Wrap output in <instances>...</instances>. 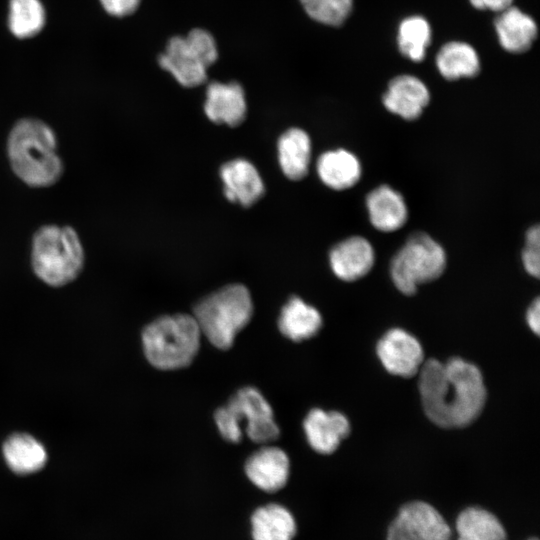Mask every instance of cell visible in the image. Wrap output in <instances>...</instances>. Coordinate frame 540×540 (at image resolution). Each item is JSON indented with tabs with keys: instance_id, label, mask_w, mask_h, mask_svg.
<instances>
[{
	"instance_id": "6da1fadb",
	"label": "cell",
	"mask_w": 540,
	"mask_h": 540,
	"mask_svg": "<svg viewBox=\"0 0 540 540\" xmlns=\"http://www.w3.org/2000/svg\"><path fill=\"white\" fill-rule=\"evenodd\" d=\"M419 392L425 414L443 428H462L482 412L486 388L481 371L461 358L429 359L419 370Z\"/></svg>"
},
{
	"instance_id": "7402d4cb",
	"label": "cell",
	"mask_w": 540,
	"mask_h": 540,
	"mask_svg": "<svg viewBox=\"0 0 540 540\" xmlns=\"http://www.w3.org/2000/svg\"><path fill=\"white\" fill-rule=\"evenodd\" d=\"M3 454L9 468L20 475L39 471L47 461L44 446L24 433L11 435L3 445Z\"/></svg>"
},
{
	"instance_id": "30bf717a",
	"label": "cell",
	"mask_w": 540,
	"mask_h": 540,
	"mask_svg": "<svg viewBox=\"0 0 540 540\" xmlns=\"http://www.w3.org/2000/svg\"><path fill=\"white\" fill-rule=\"evenodd\" d=\"M376 352L389 373L404 378L416 375L424 362L420 342L400 328L387 331L378 341Z\"/></svg>"
},
{
	"instance_id": "9c48e42d",
	"label": "cell",
	"mask_w": 540,
	"mask_h": 540,
	"mask_svg": "<svg viewBox=\"0 0 540 540\" xmlns=\"http://www.w3.org/2000/svg\"><path fill=\"white\" fill-rule=\"evenodd\" d=\"M241 426L246 421L245 432L256 443L276 440L280 430L274 421L271 406L263 395L253 387L238 390L225 405Z\"/></svg>"
},
{
	"instance_id": "1f68e13d",
	"label": "cell",
	"mask_w": 540,
	"mask_h": 540,
	"mask_svg": "<svg viewBox=\"0 0 540 540\" xmlns=\"http://www.w3.org/2000/svg\"><path fill=\"white\" fill-rule=\"evenodd\" d=\"M526 320L530 329L539 335L540 331V301L537 297L527 310Z\"/></svg>"
},
{
	"instance_id": "f546056e",
	"label": "cell",
	"mask_w": 540,
	"mask_h": 540,
	"mask_svg": "<svg viewBox=\"0 0 540 540\" xmlns=\"http://www.w3.org/2000/svg\"><path fill=\"white\" fill-rule=\"evenodd\" d=\"M141 0H100L107 13L115 17H125L133 14Z\"/></svg>"
},
{
	"instance_id": "8992f818",
	"label": "cell",
	"mask_w": 540,
	"mask_h": 540,
	"mask_svg": "<svg viewBox=\"0 0 540 540\" xmlns=\"http://www.w3.org/2000/svg\"><path fill=\"white\" fill-rule=\"evenodd\" d=\"M218 59L217 44L210 32L194 28L186 36H173L158 57L160 67L182 86L192 88L207 79V69Z\"/></svg>"
},
{
	"instance_id": "3957f363",
	"label": "cell",
	"mask_w": 540,
	"mask_h": 540,
	"mask_svg": "<svg viewBox=\"0 0 540 540\" xmlns=\"http://www.w3.org/2000/svg\"><path fill=\"white\" fill-rule=\"evenodd\" d=\"M252 314L250 293L241 284L227 285L208 295L193 311L201 334L223 350L233 345L237 333L248 324Z\"/></svg>"
},
{
	"instance_id": "d6a6232c",
	"label": "cell",
	"mask_w": 540,
	"mask_h": 540,
	"mask_svg": "<svg viewBox=\"0 0 540 540\" xmlns=\"http://www.w3.org/2000/svg\"><path fill=\"white\" fill-rule=\"evenodd\" d=\"M528 540H538V538H529Z\"/></svg>"
},
{
	"instance_id": "603a6c76",
	"label": "cell",
	"mask_w": 540,
	"mask_h": 540,
	"mask_svg": "<svg viewBox=\"0 0 540 540\" xmlns=\"http://www.w3.org/2000/svg\"><path fill=\"white\" fill-rule=\"evenodd\" d=\"M251 524L254 540H293L296 534V522L292 514L275 503L255 510Z\"/></svg>"
},
{
	"instance_id": "484cf974",
	"label": "cell",
	"mask_w": 540,
	"mask_h": 540,
	"mask_svg": "<svg viewBox=\"0 0 540 540\" xmlns=\"http://www.w3.org/2000/svg\"><path fill=\"white\" fill-rule=\"evenodd\" d=\"M45 9L40 0H10L8 26L20 39L37 35L45 25Z\"/></svg>"
},
{
	"instance_id": "7a4b0ae2",
	"label": "cell",
	"mask_w": 540,
	"mask_h": 540,
	"mask_svg": "<svg viewBox=\"0 0 540 540\" xmlns=\"http://www.w3.org/2000/svg\"><path fill=\"white\" fill-rule=\"evenodd\" d=\"M56 144L53 130L43 121L33 118L19 120L11 129L7 142L14 173L33 187L56 183L63 172Z\"/></svg>"
},
{
	"instance_id": "44dd1931",
	"label": "cell",
	"mask_w": 540,
	"mask_h": 540,
	"mask_svg": "<svg viewBox=\"0 0 540 540\" xmlns=\"http://www.w3.org/2000/svg\"><path fill=\"white\" fill-rule=\"evenodd\" d=\"M279 164L283 173L291 180L306 176L311 159L309 135L299 128H291L278 141Z\"/></svg>"
},
{
	"instance_id": "4fadbf2b",
	"label": "cell",
	"mask_w": 540,
	"mask_h": 540,
	"mask_svg": "<svg viewBox=\"0 0 540 540\" xmlns=\"http://www.w3.org/2000/svg\"><path fill=\"white\" fill-rule=\"evenodd\" d=\"M246 99L242 86L237 82H211L206 89L204 111L217 124L237 126L246 115Z\"/></svg>"
},
{
	"instance_id": "d4e9b609",
	"label": "cell",
	"mask_w": 540,
	"mask_h": 540,
	"mask_svg": "<svg viewBox=\"0 0 540 540\" xmlns=\"http://www.w3.org/2000/svg\"><path fill=\"white\" fill-rule=\"evenodd\" d=\"M436 66L447 80L474 77L480 71L476 50L468 43L451 41L441 47L436 56Z\"/></svg>"
},
{
	"instance_id": "83f0119b",
	"label": "cell",
	"mask_w": 540,
	"mask_h": 540,
	"mask_svg": "<svg viewBox=\"0 0 540 540\" xmlns=\"http://www.w3.org/2000/svg\"><path fill=\"white\" fill-rule=\"evenodd\" d=\"M300 3L311 19L333 27L341 26L353 7V0H300Z\"/></svg>"
},
{
	"instance_id": "8fae6325",
	"label": "cell",
	"mask_w": 540,
	"mask_h": 540,
	"mask_svg": "<svg viewBox=\"0 0 540 540\" xmlns=\"http://www.w3.org/2000/svg\"><path fill=\"white\" fill-rule=\"evenodd\" d=\"M375 252L362 236H352L336 244L330 251L329 262L333 273L343 281H356L372 269Z\"/></svg>"
},
{
	"instance_id": "5b68a950",
	"label": "cell",
	"mask_w": 540,
	"mask_h": 540,
	"mask_svg": "<svg viewBox=\"0 0 540 540\" xmlns=\"http://www.w3.org/2000/svg\"><path fill=\"white\" fill-rule=\"evenodd\" d=\"M31 263L35 274L50 286H63L82 271L84 250L69 226L46 225L34 235Z\"/></svg>"
},
{
	"instance_id": "cb8c5ba5",
	"label": "cell",
	"mask_w": 540,
	"mask_h": 540,
	"mask_svg": "<svg viewBox=\"0 0 540 540\" xmlns=\"http://www.w3.org/2000/svg\"><path fill=\"white\" fill-rule=\"evenodd\" d=\"M457 540H507L500 520L486 509L468 507L456 518Z\"/></svg>"
},
{
	"instance_id": "277c9868",
	"label": "cell",
	"mask_w": 540,
	"mask_h": 540,
	"mask_svg": "<svg viewBox=\"0 0 540 540\" xmlns=\"http://www.w3.org/2000/svg\"><path fill=\"white\" fill-rule=\"evenodd\" d=\"M201 331L188 314L167 315L151 322L143 331V349L156 368L173 370L189 365L200 346Z\"/></svg>"
},
{
	"instance_id": "5bb4252c",
	"label": "cell",
	"mask_w": 540,
	"mask_h": 540,
	"mask_svg": "<svg viewBox=\"0 0 540 540\" xmlns=\"http://www.w3.org/2000/svg\"><path fill=\"white\" fill-rule=\"evenodd\" d=\"M310 446L318 453H333L350 432V423L337 411L312 409L303 423Z\"/></svg>"
},
{
	"instance_id": "4316f807",
	"label": "cell",
	"mask_w": 540,
	"mask_h": 540,
	"mask_svg": "<svg viewBox=\"0 0 540 540\" xmlns=\"http://www.w3.org/2000/svg\"><path fill=\"white\" fill-rule=\"evenodd\" d=\"M431 41V28L422 16H410L399 25L397 43L401 54L414 62L424 59Z\"/></svg>"
},
{
	"instance_id": "f1b7e54d",
	"label": "cell",
	"mask_w": 540,
	"mask_h": 540,
	"mask_svg": "<svg viewBox=\"0 0 540 540\" xmlns=\"http://www.w3.org/2000/svg\"><path fill=\"white\" fill-rule=\"evenodd\" d=\"M522 262L527 273L536 278L540 274V228L532 226L526 233Z\"/></svg>"
},
{
	"instance_id": "52a82bcc",
	"label": "cell",
	"mask_w": 540,
	"mask_h": 540,
	"mask_svg": "<svg viewBox=\"0 0 540 540\" xmlns=\"http://www.w3.org/2000/svg\"><path fill=\"white\" fill-rule=\"evenodd\" d=\"M446 262L445 250L435 239L415 232L392 258L391 279L401 293L413 295L419 285L438 279Z\"/></svg>"
},
{
	"instance_id": "2e32d148",
	"label": "cell",
	"mask_w": 540,
	"mask_h": 540,
	"mask_svg": "<svg viewBox=\"0 0 540 540\" xmlns=\"http://www.w3.org/2000/svg\"><path fill=\"white\" fill-rule=\"evenodd\" d=\"M224 194L229 201L243 206L254 204L264 193L263 181L252 163L234 159L220 169Z\"/></svg>"
},
{
	"instance_id": "4dcf8cb0",
	"label": "cell",
	"mask_w": 540,
	"mask_h": 540,
	"mask_svg": "<svg viewBox=\"0 0 540 540\" xmlns=\"http://www.w3.org/2000/svg\"><path fill=\"white\" fill-rule=\"evenodd\" d=\"M513 0H470L472 6L480 10L501 12L512 6Z\"/></svg>"
},
{
	"instance_id": "ac0fdd59",
	"label": "cell",
	"mask_w": 540,
	"mask_h": 540,
	"mask_svg": "<svg viewBox=\"0 0 540 540\" xmlns=\"http://www.w3.org/2000/svg\"><path fill=\"white\" fill-rule=\"evenodd\" d=\"M494 25L500 45L511 53L527 51L537 37L536 22L517 7L501 11Z\"/></svg>"
},
{
	"instance_id": "ba28073f",
	"label": "cell",
	"mask_w": 540,
	"mask_h": 540,
	"mask_svg": "<svg viewBox=\"0 0 540 540\" xmlns=\"http://www.w3.org/2000/svg\"><path fill=\"white\" fill-rule=\"evenodd\" d=\"M451 527L441 513L424 501L404 504L390 523L386 540H451Z\"/></svg>"
},
{
	"instance_id": "7c38bea8",
	"label": "cell",
	"mask_w": 540,
	"mask_h": 540,
	"mask_svg": "<svg viewBox=\"0 0 540 540\" xmlns=\"http://www.w3.org/2000/svg\"><path fill=\"white\" fill-rule=\"evenodd\" d=\"M429 101L427 86L412 75L393 78L382 97L383 105L389 112L409 121L419 118Z\"/></svg>"
},
{
	"instance_id": "d6986e66",
	"label": "cell",
	"mask_w": 540,
	"mask_h": 540,
	"mask_svg": "<svg viewBox=\"0 0 540 540\" xmlns=\"http://www.w3.org/2000/svg\"><path fill=\"white\" fill-rule=\"evenodd\" d=\"M321 181L334 190H345L358 183L362 167L355 154L346 149L324 152L317 161Z\"/></svg>"
},
{
	"instance_id": "ffe728a7",
	"label": "cell",
	"mask_w": 540,
	"mask_h": 540,
	"mask_svg": "<svg viewBox=\"0 0 540 540\" xmlns=\"http://www.w3.org/2000/svg\"><path fill=\"white\" fill-rule=\"evenodd\" d=\"M322 326L318 310L299 297H292L283 306L278 327L287 338L299 342L317 334Z\"/></svg>"
},
{
	"instance_id": "9a60e30c",
	"label": "cell",
	"mask_w": 540,
	"mask_h": 540,
	"mask_svg": "<svg viewBox=\"0 0 540 540\" xmlns=\"http://www.w3.org/2000/svg\"><path fill=\"white\" fill-rule=\"evenodd\" d=\"M289 459L278 447H263L253 453L245 464L250 481L266 492H275L285 486L289 476Z\"/></svg>"
},
{
	"instance_id": "e0dca14e",
	"label": "cell",
	"mask_w": 540,
	"mask_h": 540,
	"mask_svg": "<svg viewBox=\"0 0 540 540\" xmlns=\"http://www.w3.org/2000/svg\"><path fill=\"white\" fill-rule=\"evenodd\" d=\"M366 207L372 226L382 232L400 229L408 218L405 199L398 191L386 184L368 193Z\"/></svg>"
}]
</instances>
